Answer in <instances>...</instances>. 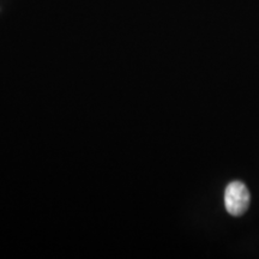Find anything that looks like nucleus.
Returning a JSON list of instances; mask_svg holds the SVG:
<instances>
[{"mask_svg":"<svg viewBox=\"0 0 259 259\" xmlns=\"http://www.w3.org/2000/svg\"><path fill=\"white\" fill-rule=\"evenodd\" d=\"M251 202V194L247 186L241 181H232L225 191V206L228 213L239 218L247 211Z\"/></svg>","mask_w":259,"mask_h":259,"instance_id":"f257e3e1","label":"nucleus"}]
</instances>
